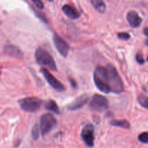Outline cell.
Masks as SVG:
<instances>
[{
	"label": "cell",
	"mask_w": 148,
	"mask_h": 148,
	"mask_svg": "<svg viewBox=\"0 0 148 148\" xmlns=\"http://www.w3.org/2000/svg\"><path fill=\"white\" fill-rule=\"evenodd\" d=\"M106 69L107 83L111 92L114 93H121L124 92V84L116 68L112 64H108L106 66Z\"/></svg>",
	"instance_id": "1"
},
{
	"label": "cell",
	"mask_w": 148,
	"mask_h": 148,
	"mask_svg": "<svg viewBox=\"0 0 148 148\" xmlns=\"http://www.w3.org/2000/svg\"><path fill=\"white\" fill-rule=\"evenodd\" d=\"M94 82L100 91L105 93L111 92L107 83L106 69L102 66H98L95 69L93 75Z\"/></svg>",
	"instance_id": "2"
},
{
	"label": "cell",
	"mask_w": 148,
	"mask_h": 148,
	"mask_svg": "<svg viewBox=\"0 0 148 148\" xmlns=\"http://www.w3.org/2000/svg\"><path fill=\"white\" fill-rule=\"evenodd\" d=\"M36 60L38 64L45 66L51 70H56V65L51 55L43 48H38L35 53Z\"/></svg>",
	"instance_id": "3"
},
{
	"label": "cell",
	"mask_w": 148,
	"mask_h": 148,
	"mask_svg": "<svg viewBox=\"0 0 148 148\" xmlns=\"http://www.w3.org/2000/svg\"><path fill=\"white\" fill-rule=\"evenodd\" d=\"M43 104V101L36 97H29L19 101V105L22 110L26 112H36L38 111Z\"/></svg>",
	"instance_id": "4"
},
{
	"label": "cell",
	"mask_w": 148,
	"mask_h": 148,
	"mask_svg": "<svg viewBox=\"0 0 148 148\" xmlns=\"http://www.w3.org/2000/svg\"><path fill=\"white\" fill-rule=\"evenodd\" d=\"M56 125V119L51 114H43L40 117V129L42 135L47 134Z\"/></svg>",
	"instance_id": "5"
},
{
	"label": "cell",
	"mask_w": 148,
	"mask_h": 148,
	"mask_svg": "<svg viewBox=\"0 0 148 148\" xmlns=\"http://www.w3.org/2000/svg\"><path fill=\"white\" fill-rule=\"evenodd\" d=\"M90 108L98 112H103L108 108V101L105 96L95 94L90 101Z\"/></svg>",
	"instance_id": "6"
},
{
	"label": "cell",
	"mask_w": 148,
	"mask_h": 148,
	"mask_svg": "<svg viewBox=\"0 0 148 148\" xmlns=\"http://www.w3.org/2000/svg\"><path fill=\"white\" fill-rule=\"evenodd\" d=\"M95 130L92 124H87L83 127L81 132V138L85 144L90 147H93L95 142Z\"/></svg>",
	"instance_id": "7"
},
{
	"label": "cell",
	"mask_w": 148,
	"mask_h": 148,
	"mask_svg": "<svg viewBox=\"0 0 148 148\" xmlns=\"http://www.w3.org/2000/svg\"><path fill=\"white\" fill-rule=\"evenodd\" d=\"M40 72L42 73V75H43V77H45V79H46V81L48 82V83L52 87L54 90L59 91V92H64L65 90V87L60 81L58 79H56L49 70H47L45 68H42L40 69Z\"/></svg>",
	"instance_id": "8"
},
{
	"label": "cell",
	"mask_w": 148,
	"mask_h": 148,
	"mask_svg": "<svg viewBox=\"0 0 148 148\" xmlns=\"http://www.w3.org/2000/svg\"><path fill=\"white\" fill-rule=\"evenodd\" d=\"M53 40L55 46H56L58 51L60 53V54L62 55V56L66 57L68 55V53H69V44H68L62 38H61L60 36H58L56 33H55V34L53 35Z\"/></svg>",
	"instance_id": "9"
},
{
	"label": "cell",
	"mask_w": 148,
	"mask_h": 148,
	"mask_svg": "<svg viewBox=\"0 0 148 148\" xmlns=\"http://www.w3.org/2000/svg\"><path fill=\"white\" fill-rule=\"evenodd\" d=\"M88 99H89V96L88 95H86V94L80 95L78 98H77L72 103H70L68 106V109L71 110V111H75V110L79 109L85 104L87 103V102L88 101Z\"/></svg>",
	"instance_id": "10"
},
{
	"label": "cell",
	"mask_w": 148,
	"mask_h": 148,
	"mask_svg": "<svg viewBox=\"0 0 148 148\" xmlns=\"http://www.w3.org/2000/svg\"><path fill=\"white\" fill-rule=\"evenodd\" d=\"M127 20L130 25L132 27H138L141 25L143 20L135 11H130L127 14Z\"/></svg>",
	"instance_id": "11"
},
{
	"label": "cell",
	"mask_w": 148,
	"mask_h": 148,
	"mask_svg": "<svg viewBox=\"0 0 148 148\" xmlns=\"http://www.w3.org/2000/svg\"><path fill=\"white\" fill-rule=\"evenodd\" d=\"M62 10H63L64 13L68 17L71 19H77L78 17L80 16L79 12L76 10L75 8H74L73 7H72L69 4H65L62 7Z\"/></svg>",
	"instance_id": "12"
},
{
	"label": "cell",
	"mask_w": 148,
	"mask_h": 148,
	"mask_svg": "<svg viewBox=\"0 0 148 148\" xmlns=\"http://www.w3.org/2000/svg\"><path fill=\"white\" fill-rule=\"evenodd\" d=\"M4 51L8 55L15 56V57L20 58L23 56V53H22L21 51L17 47L14 46H12V45H9V46H6L5 49H4Z\"/></svg>",
	"instance_id": "13"
},
{
	"label": "cell",
	"mask_w": 148,
	"mask_h": 148,
	"mask_svg": "<svg viewBox=\"0 0 148 148\" xmlns=\"http://www.w3.org/2000/svg\"><path fill=\"white\" fill-rule=\"evenodd\" d=\"M45 108L46 110L52 111L54 114H59L60 113L57 103L53 100H49V101H46V103H45Z\"/></svg>",
	"instance_id": "14"
},
{
	"label": "cell",
	"mask_w": 148,
	"mask_h": 148,
	"mask_svg": "<svg viewBox=\"0 0 148 148\" xmlns=\"http://www.w3.org/2000/svg\"><path fill=\"white\" fill-rule=\"evenodd\" d=\"M90 1L94 8L97 11L101 13L105 12L106 10V6L103 0H90Z\"/></svg>",
	"instance_id": "15"
},
{
	"label": "cell",
	"mask_w": 148,
	"mask_h": 148,
	"mask_svg": "<svg viewBox=\"0 0 148 148\" xmlns=\"http://www.w3.org/2000/svg\"><path fill=\"white\" fill-rule=\"evenodd\" d=\"M110 124L114 127H121L124 129H130L131 125L127 120H112Z\"/></svg>",
	"instance_id": "16"
},
{
	"label": "cell",
	"mask_w": 148,
	"mask_h": 148,
	"mask_svg": "<svg viewBox=\"0 0 148 148\" xmlns=\"http://www.w3.org/2000/svg\"><path fill=\"white\" fill-rule=\"evenodd\" d=\"M137 100H138V102L143 108H147L148 109V97L147 95H145V94H140L137 97Z\"/></svg>",
	"instance_id": "17"
},
{
	"label": "cell",
	"mask_w": 148,
	"mask_h": 148,
	"mask_svg": "<svg viewBox=\"0 0 148 148\" xmlns=\"http://www.w3.org/2000/svg\"><path fill=\"white\" fill-rule=\"evenodd\" d=\"M138 140L141 143H145V144H148V132H145L141 133L138 136Z\"/></svg>",
	"instance_id": "18"
},
{
	"label": "cell",
	"mask_w": 148,
	"mask_h": 148,
	"mask_svg": "<svg viewBox=\"0 0 148 148\" xmlns=\"http://www.w3.org/2000/svg\"><path fill=\"white\" fill-rule=\"evenodd\" d=\"M39 134H40V132H39V127L37 124H36L33 127V130H32V137L34 140H37L39 137Z\"/></svg>",
	"instance_id": "19"
},
{
	"label": "cell",
	"mask_w": 148,
	"mask_h": 148,
	"mask_svg": "<svg viewBox=\"0 0 148 148\" xmlns=\"http://www.w3.org/2000/svg\"><path fill=\"white\" fill-rule=\"evenodd\" d=\"M136 60H137V62L140 64H144L145 59L143 58V56L141 52H139V53H137V55H136Z\"/></svg>",
	"instance_id": "20"
},
{
	"label": "cell",
	"mask_w": 148,
	"mask_h": 148,
	"mask_svg": "<svg viewBox=\"0 0 148 148\" xmlns=\"http://www.w3.org/2000/svg\"><path fill=\"white\" fill-rule=\"evenodd\" d=\"M118 38L121 40H128L130 38V35L128 33H118Z\"/></svg>",
	"instance_id": "21"
},
{
	"label": "cell",
	"mask_w": 148,
	"mask_h": 148,
	"mask_svg": "<svg viewBox=\"0 0 148 148\" xmlns=\"http://www.w3.org/2000/svg\"><path fill=\"white\" fill-rule=\"evenodd\" d=\"M33 2V4L36 6L38 9H43L44 7V5H43V3L42 2L41 0H31Z\"/></svg>",
	"instance_id": "22"
},
{
	"label": "cell",
	"mask_w": 148,
	"mask_h": 148,
	"mask_svg": "<svg viewBox=\"0 0 148 148\" xmlns=\"http://www.w3.org/2000/svg\"><path fill=\"white\" fill-rule=\"evenodd\" d=\"M143 32H144V34L148 37V27H145V28L144 29V30H143Z\"/></svg>",
	"instance_id": "23"
},
{
	"label": "cell",
	"mask_w": 148,
	"mask_h": 148,
	"mask_svg": "<svg viewBox=\"0 0 148 148\" xmlns=\"http://www.w3.org/2000/svg\"><path fill=\"white\" fill-rule=\"evenodd\" d=\"M70 82H72V86H73V87H76V84H75V81H74L73 79H71V80H70Z\"/></svg>",
	"instance_id": "24"
},
{
	"label": "cell",
	"mask_w": 148,
	"mask_h": 148,
	"mask_svg": "<svg viewBox=\"0 0 148 148\" xmlns=\"http://www.w3.org/2000/svg\"><path fill=\"white\" fill-rule=\"evenodd\" d=\"M145 45L148 47V40H146V41H145Z\"/></svg>",
	"instance_id": "25"
},
{
	"label": "cell",
	"mask_w": 148,
	"mask_h": 148,
	"mask_svg": "<svg viewBox=\"0 0 148 148\" xmlns=\"http://www.w3.org/2000/svg\"><path fill=\"white\" fill-rule=\"evenodd\" d=\"M47 1H53V0H47Z\"/></svg>",
	"instance_id": "26"
},
{
	"label": "cell",
	"mask_w": 148,
	"mask_h": 148,
	"mask_svg": "<svg viewBox=\"0 0 148 148\" xmlns=\"http://www.w3.org/2000/svg\"><path fill=\"white\" fill-rule=\"evenodd\" d=\"M147 62H148V56H147Z\"/></svg>",
	"instance_id": "27"
}]
</instances>
